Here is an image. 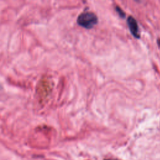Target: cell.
<instances>
[{
    "label": "cell",
    "instance_id": "6da1fadb",
    "mask_svg": "<svg viewBox=\"0 0 160 160\" xmlns=\"http://www.w3.org/2000/svg\"><path fill=\"white\" fill-rule=\"evenodd\" d=\"M98 22V16L91 11H84L81 13L77 18V23L78 25L87 29L93 28Z\"/></svg>",
    "mask_w": 160,
    "mask_h": 160
},
{
    "label": "cell",
    "instance_id": "7a4b0ae2",
    "mask_svg": "<svg viewBox=\"0 0 160 160\" xmlns=\"http://www.w3.org/2000/svg\"><path fill=\"white\" fill-rule=\"evenodd\" d=\"M128 26L129 29V31L131 34L136 39L140 38V32L139 29V26L137 22V21L131 16H128L127 19Z\"/></svg>",
    "mask_w": 160,
    "mask_h": 160
},
{
    "label": "cell",
    "instance_id": "3957f363",
    "mask_svg": "<svg viewBox=\"0 0 160 160\" xmlns=\"http://www.w3.org/2000/svg\"><path fill=\"white\" fill-rule=\"evenodd\" d=\"M115 10L116 11V12L118 14V15L119 16L120 18H124L126 17V13L124 12V11L118 6H115Z\"/></svg>",
    "mask_w": 160,
    "mask_h": 160
},
{
    "label": "cell",
    "instance_id": "277c9868",
    "mask_svg": "<svg viewBox=\"0 0 160 160\" xmlns=\"http://www.w3.org/2000/svg\"><path fill=\"white\" fill-rule=\"evenodd\" d=\"M157 43H158V46L160 48V38H158V39H157Z\"/></svg>",
    "mask_w": 160,
    "mask_h": 160
},
{
    "label": "cell",
    "instance_id": "5b68a950",
    "mask_svg": "<svg viewBox=\"0 0 160 160\" xmlns=\"http://www.w3.org/2000/svg\"><path fill=\"white\" fill-rule=\"evenodd\" d=\"M105 160H117V159H105Z\"/></svg>",
    "mask_w": 160,
    "mask_h": 160
}]
</instances>
